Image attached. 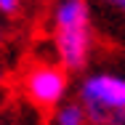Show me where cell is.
<instances>
[{"instance_id": "1", "label": "cell", "mask_w": 125, "mask_h": 125, "mask_svg": "<svg viewBox=\"0 0 125 125\" xmlns=\"http://www.w3.org/2000/svg\"><path fill=\"white\" fill-rule=\"evenodd\" d=\"M88 125H125V77L112 72L88 75L80 85Z\"/></svg>"}, {"instance_id": "2", "label": "cell", "mask_w": 125, "mask_h": 125, "mask_svg": "<svg viewBox=\"0 0 125 125\" xmlns=\"http://www.w3.org/2000/svg\"><path fill=\"white\" fill-rule=\"evenodd\" d=\"M67 69L53 67V64H40L32 67L24 80L27 96L37 106H59L67 96Z\"/></svg>"}, {"instance_id": "3", "label": "cell", "mask_w": 125, "mask_h": 125, "mask_svg": "<svg viewBox=\"0 0 125 125\" xmlns=\"http://www.w3.org/2000/svg\"><path fill=\"white\" fill-rule=\"evenodd\" d=\"M93 45L91 27H72V29H56V56L64 69H83L88 64Z\"/></svg>"}, {"instance_id": "4", "label": "cell", "mask_w": 125, "mask_h": 125, "mask_svg": "<svg viewBox=\"0 0 125 125\" xmlns=\"http://www.w3.org/2000/svg\"><path fill=\"white\" fill-rule=\"evenodd\" d=\"M51 19H53V29L91 27V5L88 0H56Z\"/></svg>"}, {"instance_id": "5", "label": "cell", "mask_w": 125, "mask_h": 125, "mask_svg": "<svg viewBox=\"0 0 125 125\" xmlns=\"http://www.w3.org/2000/svg\"><path fill=\"white\" fill-rule=\"evenodd\" d=\"M53 125H88V112L80 101H61L53 112Z\"/></svg>"}, {"instance_id": "6", "label": "cell", "mask_w": 125, "mask_h": 125, "mask_svg": "<svg viewBox=\"0 0 125 125\" xmlns=\"http://www.w3.org/2000/svg\"><path fill=\"white\" fill-rule=\"evenodd\" d=\"M101 3H104L112 13H117V16L125 21V0H101Z\"/></svg>"}, {"instance_id": "7", "label": "cell", "mask_w": 125, "mask_h": 125, "mask_svg": "<svg viewBox=\"0 0 125 125\" xmlns=\"http://www.w3.org/2000/svg\"><path fill=\"white\" fill-rule=\"evenodd\" d=\"M21 0H0V13H16Z\"/></svg>"}, {"instance_id": "8", "label": "cell", "mask_w": 125, "mask_h": 125, "mask_svg": "<svg viewBox=\"0 0 125 125\" xmlns=\"http://www.w3.org/2000/svg\"><path fill=\"white\" fill-rule=\"evenodd\" d=\"M0 43H3V29H0Z\"/></svg>"}, {"instance_id": "9", "label": "cell", "mask_w": 125, "mask_h": 125, "mask_svg": "<svg viewBox=\"0 0 125 125\" xmlns=\"http://www.w3.org/2000/svg\"><path fill=\"white\" fill-rule=\"evenodd\" d=\"M0 77H3V72H0Z\"/></svg>"}]
</instances>
